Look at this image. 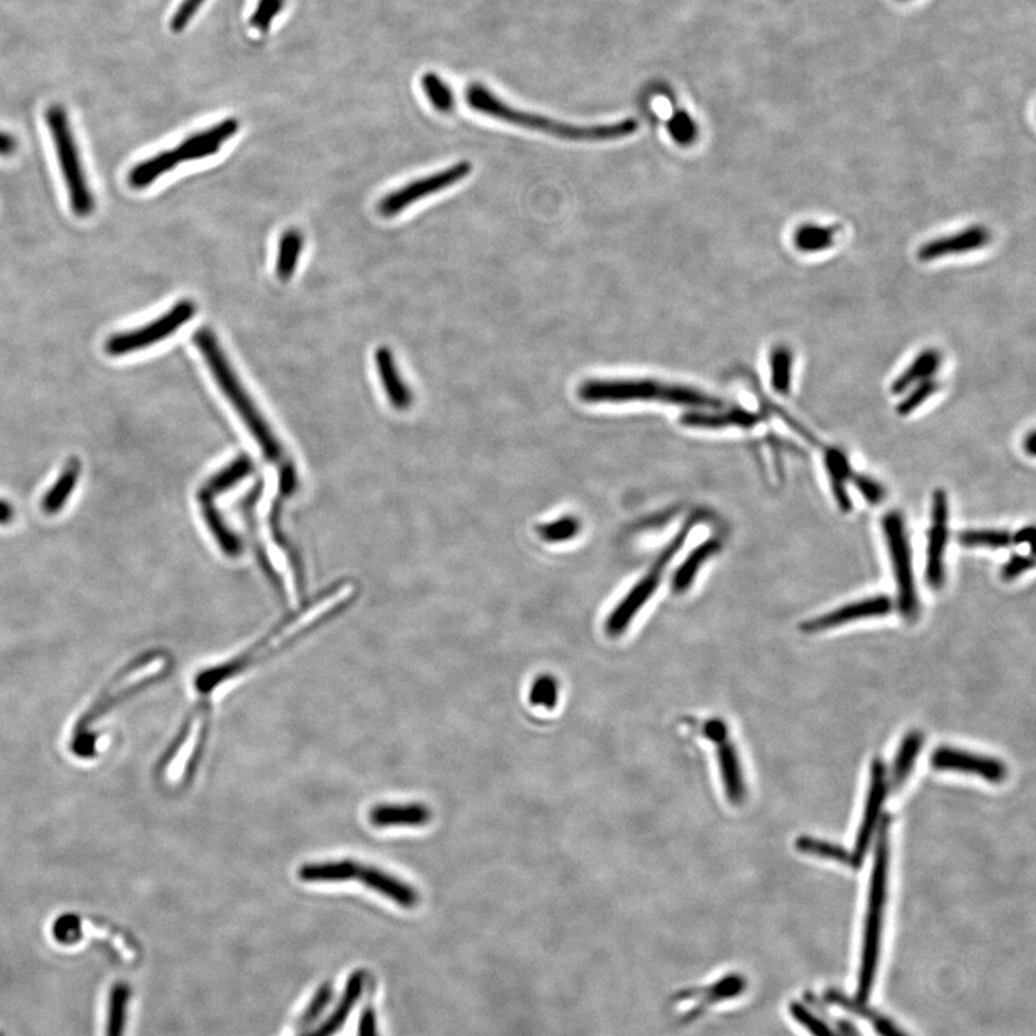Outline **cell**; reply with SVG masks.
Masks as SVG:
<instances>
[{
    "label": "cell",
    "instance_id": "obj_1",
    "mask_svg": "<svg viewBox=\"0 0 1036 1036\" xmlns=\"http://www.w3.org/2000/svg\"><path fill=\"white\" fill-rule=\"evenodd\" d=\"M352 593V586L347 585L342 586L340 589L331 590L329 595L323 598V601H318L314 605L313 609H307L301 615H297L295 618L290 619V621L285 622V624L278 626L274 632L265 636L255 647L249 648L247 652L239 655L235 660L219 665V667L211 668V670L202 671L196 677V690L203 698H208L215 691V688L221 687L226 681L247 671L252 665H257L258 662L264 661L265 658L270 657L274 652H280L281 649L287 647V644H291L295 639L304 635V632H307L308 629L320 624L321 619H326L327 616L333 615L337 608H342L344 603L349 601Z\"/></svg>",
    "mask_w": 1036,
    "mask_h": 1036
},
{
    "label": "cell",
    "instance_id": "obj_2",
    "mask_svg": "<svg viewBox=\"0 0 1036 1036\" xmlns=\"http://www.w3.org/2000/svg\"><path fill=\"white\" fill-rule=\"evenodd\" d=\"M465 98H467L468 106L472 110L478 111V113L487 114V116L497 118V120L504 121V123L513 124V126L542 131V133L550 134V136L559 137V139L563 140H572V142H608V140H618L636 133L639 127L638 121L632 120V118H626V120L616 121V123L612 124H599V126H577V124L563 123V121L553 120V118L527 113V111L511 107L510 104L504 103L497 95L491 93L487 87L481 84L470 85Z\"/></svg>",
    "mask_w": 1036,
    "mask_h": 1036
},
{
    "label": "cell",
    "instance_id": "obj_3",
    "mask_svg": "<svg viewBox=\"0 0 1036 1036\" xmlns=\"http://www.w3.org/2000/svg\"><path fill=\"white\" fill-rule=\"evenodd\" d=\"M193 342H195L203 359H205L206 365L209 366V370H211L213 377H215L216 383L224 390L226 398L234 406L238 415L241 416L242 421L245 422L251 434L255 436L264 454L272 462H283V448L278 444L277 438L272 435L264 416L261 415L255 403L249 398L247 390L239 382L238 376L235 375L231 363L226 359L224 350H222L221 343L216 339L215 333L211 329L198 330L195 336H193Z\"/></svg>",
    "mask_w": 1036,
    "mask_h": 1036
},
{
    "label": "cell",
    "instance_id": "obj_4",
    "mask_svg": "<svg viewBox=\"0 0 1036 1036\" xmlns=\"http://www.w3.org/2000/svg\"><path fill=\"white\" fill-rule=\"evenodd\" d=\"M579 398L589 403L661 401L710 411L726 408L721 399L701 390L651 379L589 380L580 386Z\"/></svg>",
    "mask_w": 1036,
    "mask_h": 1036
},
{
    "label": "cell",
    "instance_id": "obj_5",
    "mask_svg": "<svg viewBox=\"0 0 1036 1036\" xmlns=\"http://www.w3.org/2000/svg\"><path fill=\"white\" fill-rule=\"evenodd\" d=\"M888 824L884 821L878 829L877 851L872 865L870 894H868V910L865 916L864 940H862V956L860 975H858V1002L867 1003L870 998L878 962H880L881 936H883L884 908L887 903L888 860H890V842H888Z\"/></svg>",
    "mask_w": 1036,
    "mask_h": 1036
},
{
    "label": "cell",
    "instance_id": "obj_6",
    "mask_svg": "<svg viewBox=\"0 0 1036 1036\" xmlns=\"http://www.w3.org/2000/svg\"><path fill=\"white\" fill-rule=\"evenodd\" d=\"M298 880L308 884H340L359 881L367 890L383 895L396 906L415 908L419 893L395 875L354 860L324 861L306 864L297 872Z\"/></svg>",
    "mask_w": 1036,
    "mask_h": 1036
},
{
    "label": "cell",
    "instance_id": "obj_7",
    "mask_svg": "<svg viewBox=\"0 0 1036 1036\" xmlns=\"http://www.w3.org/2000/svg\"><path fill=\"white\" fill-rule=\"evenodd\" d=\"M167 667L165 658H152L140 662L131 667V670L121 672L116 681L107 685L106 690L98 695L97 700L91 704L83 719L78 721L72 734V750L78 756L90 757L95 752V736L93 729L98 720L103 719L108 711L113 710L118 701L129 697L134 691L143 688L154 678H159Z\"/></svg>",
    "mask_w": 1036,
    "mask_h": 1036
},
{
    "label": "cell",
    "instance_id": "obj_8",
    "mask_svg": "<svg viewBox=\"0 0 1036 1036\" xmlns=\"http://www.w3.org/2000/svg\"><path fill=\"white\" fill-rule=\"evenodd\" d=\"M209 720H211V703L208 698H202L195 707L190 710L182 729L176 739L170 744L169 749L160 762V779L170 788H179L185 785L193 775L196 767L201 762L203 749L209 733Z\"/></svg>",
    "mask_w": 1036,
    "mask_h": 1036
},
{
    "label": "cell",
    "instance_id": "obj_9",
    "mask_svg": "<svg viewBox=\"0 0 1036 1036\" xmlns=\"http://www.w3.org/2000/svg\"><path fill=\"white\" fill-rule=\"evenodd\" d=\"M49 133L57 150L59 166L67 185L72 211L78 216H88L94 211V196L88 188L83 163L80 160L77 143L72 133L67 111L61 106H51L47 111Z\"/></svg>",
    "mask_w": 1036,
    "mask_h": 1036
},
{
    "label": "cell",
    "instance_id": "obj_10",
    "mask_svg": "<svg viewBox=\"0 0 1036 1036\" xmlns=\"http://www.w3.org/2000/svg\"><path fill=\"white\" fill-rule=\"evenodd\" d=\"M883 533L897 585L898 611L907 621H913L920 611L919 593L914 579L913 553L908 542L906 521L898 511L885 514Z\"/></svg>",
    "mask_w": 1036,
    "mask_h": 1036
},
{
    "label": "cell",
    "instance_id": "obj_11",
    "mask_svg": "<svg viewBox=\"0 0 1036 1036\" xmlns=\"http://www.w3.org/2000/svg\"><path fill=\"white\" fill-rule=\"evenodd\" d=\"M694 520L688 521L687 524L681 529L680 533L672 539V542L665 547L664 552L658 556L655 560L654 565L648 570L647 575L642 577L635 588L625 596L624 601L619 603L609 618L606 619L605 629L606 634L616 638L624 634L628 626L631 625L632 619L638 615L641 611L642 606L645 605L654 595L655 590L660 586L662 575L664 570L667 569L668 565L674 559L675 554L680 552L681 547L684 546L685 540H687L688 534L693 529Z\"/></svg>",
    "mask_w": 1036,
    "mask_h": 1036
},
{
    "label": "cell",
    "instance_id": "obj_12",
    "mask_svg": "<svg viewBox=\"0 0 1036 1036\" xmlns=\"http://www.w3.org/2000/svg\"><path fill=\"white\" fill-rule=\"evenodd\" d=\"M195 313L196 306L193 301H179L175 307L167 311L165 316L156 318L152 323L146 324L140 329L111 336L106 343L107 353L111 356H123V354L152 347L153 344L162 342L176 333L180 327L185 326L190 318L195 316Z\"/></svg>",
    "mask_w": 1036,
    "mask_h": 1036
},
{
    "label": "cell",
    "instance_id": "obj_13",
    "mask_svg": "<svg viewBox=\"0 0 1036 1036\" xmlns=\"http://www.w3.org/2000/svg\"><path fill=\"white\" fill-rule=\"evenodd\" d=\"M471 170V163L460 162L457 165L442 170V172L434 173V175L409 183L405 188L385 196L382 202L379 203V212L383 216H388V218L389 216L398 215L399 212L405 211L412 203L428 198L429 195H434V193L441 192V190L451 188L455 183L470 175Z\"/></svg>",
    "mask_w": 1036,
    "mask_h": 1036
},
{
    "label": "cell",
    "instance_id": "obj_14",
    "mask_svg": "<svg viewBox=\"0 0 1036 1036\" xmlns=\"http://www.w3.org/2000/svg\"><path fill=\"white\" fill-rule=\"evenodd\" d=\"M949 497L944 490H937L931 500V524L927 540L926 582L930 589L940 590L946 579L947 544H949Z\"/></svg>",
    "mask_w": 1036,
    "mask_h": 1036
},
{
    "label": "cell",
    "instance_id": "obj_15",
    "mask_svg": "<svg viewBox=\"0 0 1036 1036\" xmlns=\"http://www.w3.org/2000/svg\"><path fill=\"white\" fill-rule=\"evenodd\" d=\"M887 789V772H885L883 760L875 759L871 765L870 789H868L867 802H865L864 813H862V821L860 829H858L855 849L852 851L855 861H857L860 867L865 855H867L868 849L871 847L875 832L878 831L877 826L878 822H880L885 798H887Z\"/></svg>",
    "mask_w": 1036,
    "mask_h": 1036
},
{
    "label": "cell",
    "instance_id": "obj_16",
    "mask_svg": "<svg viewBox=\"0 0 1036 1036\" xmlns=\"http://www.w3.org/2000/svg\"><path fill=\"white\" fill-rule=\"evenodd\" d=\"M893 609L894 602L890 596H872V598L862 599V601L848 603L832 612L816 616L811 621L803 622L801 629L808 634H816V632L839 628V626L852 624L861 619L883 618V616L890 615Z\"/></svg>",
    "mask_w": 1036,
    "mask_h": 1036
},
{
    "label": "cell",
    "instance_id": "obj_17",
    "mask_svg": "<svg viewBox=\"0 0 1036 1036\" xmlns=\"http://www.w3.org/2000/svg\"><path fill=\"white\" fill-rule=\"evenodd\" d=\"M931 766L982 777L992 783H1001L1008 775V769L999 760L953 747H939L931 756Z\"/></svg>",
    "mask_w": 1036,
    "mask_h": 1036
},
{
    "label": "cell",
    "instance_id": "obj_18",
    "mask_svg": "<svg viewBox=\"0 0 1036 1036\" xmlns=\"http://www.w3.org/2000/svg\"><path fill=\"white\" fill-rule=\"evenodd\" d=\"M992 235L989 229L982 225H973L957 234L940 236L927 242L920 247L917 257L920 261L930 262L936 259L950 257V255L966 254V252L978 251L989 245Z\"/></svg>",
    "mask_w": 1036,
    "mask_h": 1036
},
{
    "label": "cell",
    "instance_id": "obj_19",
    "mask_svg": "<svg viewBox=\"0 0 1036 1036\" xmlns=\"http://www.w3.org/2000/svg\"><path fill=\"white\" fill-rule=\"evenodd\" d=\"M377 829L422 828L432 821V811L424 803H382L369 813Z\"/></svg>",
    "mask_w": 1036,
    "mask_h": 1036
},
{
    "label": "cell",
    "instance_id": "obj_20",
    "mask_svg": "<svg viewBox=\"0 0 1036 1036\" xmlns=\"http://www.w3.org/2000/svg\"><path fill=\"white\" fill-rule=\"evenodd\" d=\"M238 127L239 123L235 118H228V120L213 126L212 129L199 131V133L188 137L185 142L180 143L175 149L180 162H183V160L189 162V160L205 159V157L218 153L222 144L228 142L232 136H235Z\"/></svg>",
    "mask_w": 1036,
    "mask_h": 1036
},
{
    "label": "cell",
    "instance_id": "obj_21",
    "mask_svg": "<svg viewBox=\"0 0 1036 1036\" xmlns=\"http://www.w3.org/2000/svg\"><path fill=\"white\" fill-rule=\"evenodd\" d=\"M760 419L762 418L757 413L734 406L730 409H716L714 413H685L681 422L690 428L723 429L737 426V428L750 429L759 424Z\"/></svg>",
    "mask_w": 1036,
    "mask_h": 1036
},
{
    "label": "cell",
    "instance_id": "obj_22",
    "mask_svg": "<svg viewBox=\"0 0 1036 1036\" xmlns=\"http://www.w3.org/2000/svg\"><path fill=\"white\" fill-rule=\"evenodd\" d=\"M717 744V757H719V767L721 780H723L724 792H726L727 799L733 805H740L746 798V785H744V776L742 763H740L739 753H737L736 747L730 743L729 739L721 740Z\"/></svg>",
    "mask_w": 1036,
    "mask_h": 1036
},
{
    "label": "cell",
    "instance_id": "obj_23",
    "mask_svg": "<svg viewBox=\"0 0 1036 1036\" xmlns=\"http://www.w3.org/2000/svg\"><path fill=\"white\" fill-rule=\"evenodd\" d=\"M366 975L365 972L359 970L354 972L347 980L346 988H344L342 999L337 1003L336 1009L324 1021L323 1025L318 1026L316 1031L310 1032L304 1036H333L336 1035L340 1029L346 1024L349 1019L350 1013H352L354 1005L357 1001L362 998L363 990H365Z\"/></svg>",
    "mask_w": 1036,
    "mask_h": 1036
},
{
    "label": "cell",
    "instance_id": "obj_24",
    "mask_svg": "<svg viewBox=\"0 0 1036 1036\" xmlns=\"http://www.w3.org/2000/svg\"><path fill=\"white\" fill-rule=\"evenodd\" d=\"M825 468L831 480V490L836 504L842 513H851L852 500L848 494L847 484L851 483L854 468L849 464L847 454L839 448H828L825 451Z\"/></svg>",
    "mask_w": 1036,
    "mask_h": 1036
},
{
    "label": "cell",
    "instance_id": "obj_25",
    "mask_svg": "<svg viewBox=\"0 0 1036 1036\" xmlns=\"http://www.w3.org/2000/svg\"><path fill=\"white\" fill-rule=\"evenodd\" d=\"M377 372L382 379L389 401L398 409H406L412 402L411 392L403 382L395 363V357L388 347H379L375 353Z\"/></svg>",
    "mask_w": 1036,
    "mask_h": 1036
},
{
    "label": "cell",
    "instance_id": "obj_26",
    "mask_svg": "<svg viewBox=\"0 0 1036 1036\" xmlns=\"http://www.w3.org/2000/svg\"><path fill=\"white\" fill-rule=\"evenodd\" d=\"M940 365H942V354L934 349L924 350V352H921L919 356L914 359V362L894 380L893 386H891V392H893V395H900V393L907 392L908 389L913 388L917 383L933 379L937 370H939Z\"/></svg>",
    "mask_w": 1036,
    "mask_h": 1036
},
{
    "label": "cell",
    "instance_id": "obj_27",
    "mask_svg": "<svg viewBox=\"0 0 1036 1036\" xmlns=\"http://www.w3.org/2000/svg\"><path fill=\"white\" fill-rule=\"evenodd\" d=\"M179 163L180 159L177 156L176 150H165V152L153 156L152 159L144 160V162L131 169L129 175L131 188H149L160 176L166 175L169 170L175 169Z\"/></svg>",
    "mask_w": 1036,
    "mask_h": 1036
},
{
    "label": "cell",
    "instance_id": "obj_28",
    "mask_svg": "<svg viewBox=\"0 0 1036 1036\" xmlns=\"http://www.w3.org/2000/svg\"><path fill=\"white\" fill-rule=\"evenodd\" d=\"M721 543L719 539H710L706 543L700 544L697 549L693 550V553L684 560L683 566L675 572L674 579H672V589L675 593H684L690 589L693 585L695 576L700 572L701 567L707 560H710L714 554L720 552Z\"/></svg>",
    "mask_w": 1036,
    "mask_h": 1036
},
{
    "label": "cell",
    "instance_id": "obj_29",
    "mask_svg": "<svg viewBox=\"0 0 1036 1036\" xmlns=\"http://www.w3.org/2000/svg\"><path fill=\"white\" fill-rule=\"evenodd\" d=\"M81 464L78 460H71L68 462L67 467L64 468L62 474L59 475L55 484L52 485L51 490L45 494L44 500H42V511L49 516L59 513L67 503L68 498L74 493L75 487H77L78 478H80Z\"/></svg>",
    "mask_w": 1036,
    "mask_h": 1036
},
{
    "label": "cell",
    "instance_id": "obj_30",
    "mask_svg": "<svg viewBox=\"0 0 1036 1036\" xmlns=\"http://www.w3.org/2000/svg\"><path fill=\"white\" fill-rule=\"evenodd\" d=\"M921 746H923V736L919 731H911L904 737L897 756H895L893 773H891V786L894 789L901 788L907 777L910 776L911 770L916 765Z\"/></svg>",
    "mask_w": 1036,
    "mask_h": 1036
},
{
    "label": "cell",
    "instance_id": "obj_31",
    "mask_svg": "<svg viewBox=\"0 0 1036 1036\" xmlns=\"http://www.w3.org/2000/svg\"><path fill=\"white\" fill-rule=\"evenodd\" d=\"M131 989L126 983L118 982L108 996L106 1036H124L127 1011H129Z\"/></svg>",
    "mask_w": 1036,
    "mask_h": 1036
},
{
    "label": "cell",
    "instance_id": "obj_32",
    "mask_svg": "<svg viewBox=\"0 0 1036 1036\" xmlns=\"http://www.w3.org/2000/svg\"><path fill=\"white\" fill-rule=\"evenodd\" d=\"M303 245V234L298 229H287L283 236H281L277 265H275V271H277L280 280L288 281L293 277L295 270H297L301 251H303Z\"/></svg>",
    "mask_w": 1036,
    "mask_h": 1036
},
{
    "label": "cell",
    "instance_id": "obj_33",
    "mask_svg": "<svg viewBox=\"0 0 1036 1036\" xmlns=\"http://www.w3.org/2000/svg\"><path fill=\"white\" fill-rule=\"evenodd\" d=\"M826 999H828L829 1002L834 1003V1005L842 1006V1008L847 1009V1011L861 1015L862 1018H867L868 1021H871L872 1026H874L875 1031H877V1034L880 1036H907L900 1028H898L897 1025L894 1024L893 1021H890V1019L885 1018V1016L880 1015V1013L867 1008L865 1003L849 1001L847 996L842 995V993L835 992V990H831V992L826 993Z\"/></svg>",
    "mask_w": 1036,
    "mask_h": 1036
},
{
    "label": "cell",
    "instance_id": "obj_34",
    "mask_svg": "<svg viewBox=\"0 0 1036 1036\" xmlns=\"http://www.w3.org/2000/svg\"><path fill=\"white\" fill-rule=\"evenodd\" d=\"M836 228L816 224H805L799 226L793 242L795 247L806 254L826 251L835 245Z\"/></svg>",
    "mask_w": 1036,
    "mask_h": 1036
},
{
    "label": "cell",
    "instance_id": "obj_35",
    "mask_svg": "<svg viewBox=\"0 0 1036 1036\" xmlns=\"http://www.w3.org/2000/svg\"><path fill=\"white\" fill-rule=\"evenodd\" d=\"M796 848H798L802 854L841 862V864L848 865V867L851 868H860V865L855 861V857L852 852L841 847V845L824 841V839H816L812 838V836H801V838L796 841Z\"/></svg>",
    "mask_w": 1036,
    "mask_h": 1036
},
{
    "label": "cell",
    "instance_id": "obj_36",
    "mask_svg": "<svg viewBox=\"0 0 1036 1036\" xmlns=\"http://www.w3.org/2000/svg\"><path fill=\"white\" fill-rule=\"evenodd\" d=\"M793 354L788 346H777L770 353V383L779 395H789L792 388Z\"/></svg>",
    "mask_w": 1036,
    "mask_h": 1036
},
{
    "label": "cell",
    "instance_id": "obj_37",
    "mask_svg": "<svg viewBox=\"0 0 1036 1036\" xmlns=\"http://www.w3.org/2000/svg\"><path fill=\"white\" fill-rule=\"evenodd\" d=\"M959 542L965 547L1006 549L1012 546V534L1005 530H966L960 533Z\"/></svg>",
    "mask_w": 1036,
    "mask_h": 1036
},
{
    "label": "cell",
    "instance_id": "obj_38",
    "mask_svg": "<svg viewBox=\"0 0 1036 1036\" xmlns=\"http://www.w3.org/2000/svg\"><path fill=\"white\" fill-rule=\"evenodd\" d=\"M422 88H424L426 97L431 101L432 106L441 113H448L455 106L454 93L451 88L444 83L439 75L434 72H428L422 77Z\"/></svg>",
    "mask_w": 1036,
    "mask_h": 1036
},
{
    "label": "cell",
    "instance_id": "obj_39",
    "mask_svg": "<svg viewBox=\"0 0 1036 1036\" xmlns=\"http://www.w3.org/2000/svg\"><path fill=\"white\" fill-rule=\"evenodd\" d=\"M529 700L531 706L553 710L559 700V683L553 675L543 674L531 685Z\"/></svg>",
    "mask_w": 1036,
    "mask_h": 1036
},
{
    "label": "cell",
    "instance_id": "obj_40",
    "mask_svg": "<svg viewBox=\"0 0 1036 1036\" xmlns=\"http://www.w3.org/2000/svg\"><path fill=\"white\" fill-rule=\"evenodd\" d=\"M580 530L579 520L575 517H563L552 523L537 527V534L547 543H562L573 539Z\"/></svg>",
    "mask_w": 1036,
    "mask_h": 1036
},
{
    "label": "cell",
    "instance_id": "obj_41",
    "mask_svg": "<svg viewBox=\"0 0 1036 1036\" xmlns=\"http://www.w3.org/2000/svg\"><path fill=\"white\" fill-rule=\"evenodd\" d=\"M939 390V383L934 379L924 380L917 383L916 388L907 393L906 398L897 405V413L900 416H910L920 406L929 401L931 396Z\"/></svg>",
    "mask_w": 1036,
    "mask_h": 1036
},
{
    "label": "cell",
    "instance_id": "obj_42",
    "mask_svg": "<svg viewBox=\"0 0 1036 1036\" xmlns=\"http://www.w3.org/2000/svg\"><path fill=\"white\" fill-rule=\"evenodd\" d=\"M789 1011L793 1019L798 1021L812 1036H836L835 1032L821 1018H818L811 1009L806 1008L802 1003H790Z\"/></svg>",
    "mask_w": 1036,
    "mask_h": 1036
},
{
    "label": "cell",
    "instance_id": "obj_43",
    "mask_svg": "<svg viewBox=\"0 0 1036 1036\" xmlns=\"http://www.w3.org/2000/svg\"><path fill=\"white\" fill-rule=\"evenodd\" d=\"M668 131H670L672 139L681 146L694 143L698 136L697 124L693 117L685 111H680L671 117V120L668 121Z\"/></svg>",
    "mask_w": 1036,
    "mask_h": 1036
},
{
    "label": "cell",
    "instance_id": "obj_44",
    "mask_svg": "<svg viewBox=\"0 0 1036 1036\" xmlns=\"http://www.w3.org/2000/svg\"><path fill=\"white\" fill-rule=\"evenodd\" d=\"M744 988H746V980L742 976L730 975L706 989L704 995H706V1002L716 1003L724 1001V999L736 998Z\"/></svg>",
    "mask_w": 1036,
    "mask_h": 1036
},
{
    "label": "cell",
    "instance_id": "obj_45",
    "mask_svg": "<svg viewBox=\"0 0 1036 1036\" xmlns=\"http://www.w3.org/2000/svg\"><path fill=\"white\" fill-rule=\"evenodd\" d=\"M333 993V988H331L330 983L321 985L320 988L317 989L316 995L311 999V1002L308 1003L306 1011L301 1015L300 1025L308 1026L313 1024V1022H316L317 1019L323 1015L324 1011L329 1008L331 999H333Z\"/></svg>",
    "mask_w": 1036,
    "mask_h": 1036
},
{
    "label": "cell",
    "instance_id": "obj_46",
    "mask_svg": "<svg viewBox=\"0 0 1036 1036\" xmlns=\"http://www.w3.org/2000/svg\"><path fill=\"white\" fill-rule=\"evenodd\" d=\"M285 0H259L257 9L252 13L249 24L259 32H267L275 16L283 11Z\"/></svg>",
    "mask_w": 1036,
    "mask_h": 1036
},
{
    "label": "cell",
    "instance_id": "obj_47",
    "mask_svg": "<svg viewBox=\"0 0 1036 1036\" xmlns=\"http://www.w3.org/2000/svg\"><path fill=\"white\" fill-rule=\"evenodd\" d=\"M851 483L855 488H857L858 493L865 498L867 503L872 504V506H877V504L883 503L885 498L884 485L878 483L874 478L854 472V475H852L851 478Z\"/></svg>",
    "mask_w": 1036,
    "mask_h": 1036
},
{
    "label": "cell",
    "instance_id": "obj_48",
    "mask_svg": "<svg viewBox=\"0 0 1036 1036\" xmlns=\"http://www.w3.org/2000/svg\"><path fill=\"white\" fill-rule=\"evenodd\" d=\"M1035 559L1032 554L1024 556V554H1015L1012 556L1005 566L1001 570V579L1005 582H1012V580L1018 579L1019 576L1034 569Z\"/></svg>",
    "mask_w": 1036,
    "mask_h": 1036
},
{
    "label": "cell",
    "instance_id": "obj_49",
    "mask_svg": "<svg viewBox=\"0 0 1036 1036\" xmlns=\"http://www.w3.org/2000/svg\"><path fill=\"white\" fill-rule=\"evenodd\" d=\"M203 3H205V0H183L179 8H177L175 15H173L172 21H170V29L173 32H182L189 25V22L192 21L193 16L201 9Z\"/></svg>",
    "mask_w": 1036,
    "mask_h": 1036
},
{
    "label": "cell",
    "instance_id": "obj_50",
    "mask_svg": "<svg viewBox=\"0 0 1036 1036\" xmlns=\"http://www.w3.org/2000/svg\"><path fill=\"white\" fill-rule=\"evenodd\" d=\"M357 1036H379V1032H377L376 1012L372 1006H367V1008L363 1009L362 1015H360L359 1019Z\"/></svg>",
    "mask_w": 1036,
    "mask_h": 1036
},
{
    "label": "cell",
    "instance_id": "obj_51",
    "mask_svg": "<svg viewBox=\"0 0 1036 1036\" xmlns=\"http://www.w3.org/2000/svg\"><path fill=\"white\" fill-rule=\"evenodd\" d=\"M704 734L710 742L719 743L721 740L729 739V727L723 720H708L704 724Z\"/></svg>",
    "mask_w": 1036,
    "mask_h": 1036
},
{
    "label": "cell",
    "instance_id": "obj_52",
    "mask_svg": "<svg viewBox=\"0 0 1036 1036\" xmlns=\"http://www.w3.org/2000/svg\"><path fill=\"white\" fill-rule=\"evenodd\" d=\"M18 142L11 134L0 131V156H11L15 153Z\"/></svg>",
    "mask_w": 1036,
    "mask_h": 1036
},
{
    "label": "cell",
    "instance_id": "obj_53",
    "mask_svg": "<svg viewBox=\"0 0 1036 1036\" xmlns=\"http://www.w3.org/2000/svg\"><path fill=\"white\" fill-rule=\"evenodd\" d=\"M1032 536H1034V526L1022 527L1015 534H1012V544H1015V546L1032 544Z\"/></svg>",
    "mask_w": 1036,
    "mask_h": 1036
},
{
    "label": "cell",
    "instance_id": "obj_54",
    "mask_svg": "<svg viewBox=\"0 0 1036 1036\" xmlns=\"http://www.w3.org/2000/svg\"><path fill=\"white\" fill-rule=\"evenodd\" d=\"M13 508L11 504L6 501L0 500V526L11 523L13 520Z\"/></svg>",
    "mask_w": 1036,
    "mask_h": 1036
},
{
    "label": "cell",
    "instance_id": "obj_55",
    "mask_svg": "<svg viewBox=\"0 0 1036 1036\" xmlns=\"http://www.w3.org/2000/svg\"><path fill=\"white\" fill-rule=\"evenodd\" d=\"M1024 451L1026 452V454L1029 455V457H1035V454H1036V434H1035V431H1031V432H1029L1028 435L1025 436Z\"/></svg>",
    "mask_w": 1036,
    "mask_h": 1036
},
{
    "label": "cell",
    "instance_id": "obj_56",
    "mask_svg": "<svg viewBox=\"0 0 1036 1036\" xmlns=\"http://www.w3.org/2000/svg\"><path fill=\"white\" fill-rule=\"evenodd\" d=\"M0 1036H5V1035L0 1034Z\"/></svg>",
    "mask_w": 1036,
    "mask_h": 1036
}]
</instances>
